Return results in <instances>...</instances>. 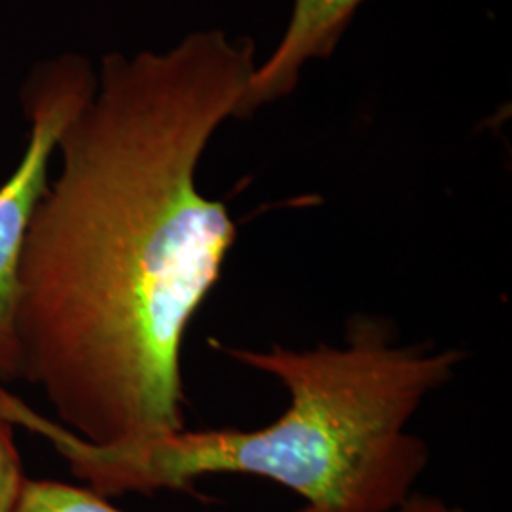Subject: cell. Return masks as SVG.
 <instances>
[{
  "label": "cell",
  "instance_id": "obj_1",
  "mask_svg": "<svg viewBox=\"0 0 512 512\" xmlns=\"http://www.w3.org/2000/svg\"><path fill=\"white\" fill-rule=\"evenodd\" d=\"M249 37L194 31L167 52L109 54L63 131L61 173L19 262L21 378L93 444L184 429L181 351L238 228L198 188L256 69Z\"/></svg>",
  "mask_w": 512,
  "mask_h": 512
},
{
  "label": "cell",
  "instance_id": "obj_2",
  "mask_svg": "<svg viewBox=\"0 0 512 512\" xmlns=\"http://www.w3.org/2000/svg\"><path fill=\"white\" fill-rule=\"evenodd\" d=\"M213 348L275 378L289 406L270 425L181 429L93 444L0 387V412L48 440L95 494L190 492L213 475L268 478L317 512H393L425 473L431 452L408 431L425 399L448 384L463 351L399 344L389 321L355 315L342 346Z\"/></svg>",
  "mask_w": 512,
  "mask_h": 512
},
{
  "label": "cell",
  "instance_id": "obj_3",
  "mask_svg": "<svg viewBox=\"0 0 512 512\" xmlns=\"http://www.w3.org/2000/svg\"><path fill=\"white\" fill-rule=\"evenodd\" d=\"M97 92L86 57L65 54L38 63L21 101L31 122L29 143L12 177L0 186V378H21L16 334L18 275L23 243L37 205L48 190V167L63 131Z\"/></svg>",
  "mask_w": 512,
  "mask_h": 512
},
{
  "label": "cell",
  "instance_id": "obj_4",
  "mask_svg": "<svg viewBox=\"0 0 512 512\" xmlns=\"http://www.w3.org/2000/svg\"><path fill=\"white\" fill-rule=\"evenodd\" d=\"M363 2L366 0H294L287 29L270 57L251 74L236 118L249 120L262 107L294 93L310 61L334 55Z\"/></svg>",
  "mask_w": 512,
  "mask_h": 512
},
{
  "label": "cell",
  "instance_id": "obj_5",
  "mask_svg": "<svg viewBox=\"0 0 512 512\" xmlns=\"http://www.w3.org/2000/svg\"><path fill=\"white\" fill-rule=\"evenodd\" d=\"M14 512H126L116 509L107 497L92 488L71 486L55 480L27 478ZM294 512H317L308 505Z\"/></svg>",
  "mask_w": 512,
  "mask_h": 512
},
{
  "label": "cell",
  "instance_id": "obj_6",
  "mask_svg": "<svg viewBox=\"0 0 512 512\" xmlns=\"http://www.w3.org/2000/svg\"><path fill=\"white\" fill-rule=\"evenodd\" d=\"M25 480L14 425L0 412V512L16 511Z\"/></svg>",
  "mask_w": 512,
  "mask_h": 512
},
{
  "label": "cell",
  "instance_id": "obj_7",
  "mask_svg": "<svg viewBox=\"0 0 512 512\" xmlns=\"http://www.w3.org/2000/svg\"><path fill=\"white\" fill-rule=\"evenodd\" d=\"M393 512H467L461 507L450 505L437 497L429 495L412 494L404 503H401Z\"/></svg>",
  "mask_w": 512,
  "mask_h": 512
}]
</instances>
